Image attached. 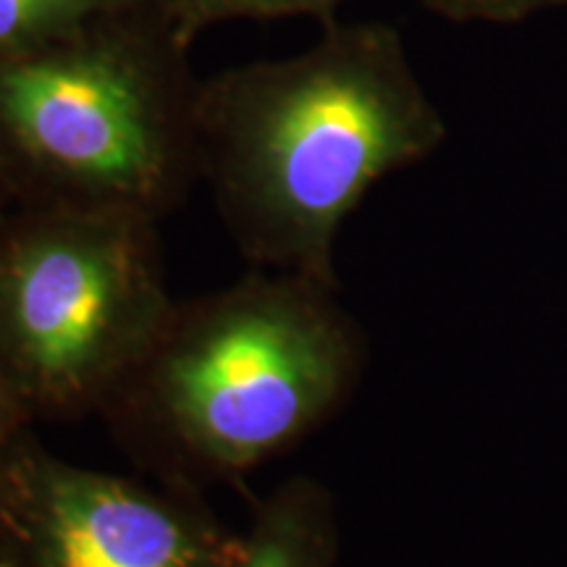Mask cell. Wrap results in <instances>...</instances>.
Wrapping results in <instances>:
<instances>
[{
	"mask_svg": "<svg viewBox=\"0 0 567 567\" xmlns=\"http://www.w3.org/2000/svg\"><path fill=\"white\" fill-rule=\"evenodd\" d=\"M442 113L386 24H337L308 51L203 80L200 182L255 268L334 281V245L384 176L436 153Z\"/></svg>",
	"mask_w": 567,
	"mask_h": 567,
	"instance_id": "obj_1",
	"label": "cell"
},
{
	"mask_svg": "<svg viewBox=\"0 0 567 567\" xmlns=\"http://www.w3.org/2000/svg\"><path fill=\"white\" fill-rule=\"evenodd\" d=\"M363 339L337 284L258 271L174 302L97 415L142 471L197 488L245 476L350 396Z\"/></svg>",
	"mask_w": 567,
	"mask_h": 567,
	"instance_id": "obj_2",
	"label": "cell"
},
{
	"mask_svg": "<svg viewBox=\"0 0 567 567\" xmlns=\"http://www.w3.org/2000/svg\"><path fill=\"white\" fill-rule=\"evenodd\" d=\"M168 6L0 53V153L34 208L161 224L200 184L203 80Z\"/></svg>",
	"mask_w": 567,
	"mask_h": 567,
	"instance_id": "obj_3",
	"label": "cell"
},
{
	"mask_svg": "<svg viewBox=\"0 0 567 567\" xmlns=\"http://www.w3.org/2000/svg\"><path fill=\"white\" fill-rule=\"evenodd\" d=\"M161 224L32 208L0 245V368L48 415L101 413L174 308Z\"/></svg>",
	"mask_w": 567,
	"mask_h": 567,
	"instance_id": "obj_4",
	"label": "cell"
},
{
	"mask_svg": "<svg viewBox=\"0 0 567 567\" xmlns=\"http://www.w3.org/2000/svg\"><path fill=\"white\" fill-rule=\"evenodd\" d=\"M3 567H229L243 536L197 492L27 452L3 473Z\"/></svg>",
	"mask_w": 567,
	"mask_h": 567,
	"instance_id": "obj_5",
	"label": "cell"
},
{
	"mask_svg": "<svg viewBox=\"0 0 567 567\" xmlns=\"http://www.w3.org/2000/svg\"><path fill=\"white\" fill-rule=\"evenodd\" d=\"M337 517L329 488L295 476L255 509L229 567H334Z\"/></svg>",
	"mask_w": 567,
	"mask_h": 567,
	"instance_id": "obj_6",
	"label": "cell"
},
{
	"mask_svg": "<svg viewBox=\"0 0 567 567\" xmlns=\"http://www.w3.org/2000/svg\"><path fill=\"white\" fill-rule=\"evenodd\" d=\"M168 6V0H0V53L19 51L113 13Z\"/></svg>",
	"mask_w": 567,
	"mask_h": 567,
	"instance_id": "obj_7",
	"label": "cell"
},
{
	"mask_svg": "<svg viewBox=\"0 0 567 567\" xmlns=\"http://www.w3.org/2000/svg\"><path fill=\"white\" fill-rule=\"evenodd\" d=\"M342 3L344 0H168V9L184 38L193 42L210 27L239 19L313 17L331 21Z\"/></svg>",
	"mask_w": 567,
	"mask_h": 567,
	"instance_id": "obj_8",
	"label": "cell"
},
{
	"mask_svg": "<svg viewBox=\"0 0 567 567\" xmlns=\"http://www.w3.org/2000/svg\"><path fill=\"white\" fill-rule=\"evenodd\" d=\"M439 17L460 21H488V24H517L536 13L563 11L567 0H423Z\"/></svg>",
	"mask_w": 567,
	"mask_h": 567,
	"instance_id": "obj_9",
	"label": "cell"
},
{
	"mask_svg": "<svg viewBox=\"0 0 567 567\" xmlns=\"http://www.w3.org/2000/svg\"><path fill=\"white\" fill-rule=\"evenodd\" d=\"M6 381H3V375H0V442H3V429H6V405H9V402H6Z\"/></svg>",
	"mask_w": 567,
	"mask_h": 567,
	"instance_id": "obj_10",
	"label": "cell"
}]
</instances>
